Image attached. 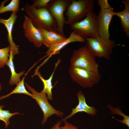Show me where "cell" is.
Wrapping results in <instances>:
<instances>
[{"instance_id":"25","label":"cell","mask_w":129,"mask_h":129,"mask_svg":"<svg viewBox=\"0 0 129 129\" xmlns=\"http://www.w3.org/2000/svg\"><path fill=\"white\" fill-rule=\"evenodd\" d=\"M64 122V125L63 126H60V129H78L76 126L73 125L66 120Z\"/></svg>"},{"instance_id":"9","label":"cell","mask_w":129,"mask_h":129,"mask_svg":"<svg viewBox=\"0 0 129 129\" xmlns=\"http://www.w3.org/2000/svg\"><path fill=\"white\" fill-rule=\"evenodd\" d=\"M113 8L100 10L97 16L98 31L99 36L102 39L110 40L109 27L112 18L114 16Z\"/></svg>"},{"instance_id":"21","label":"cell","mask_w":129,"mask_h":129,"mask_svg":"<svg viewBox=\"0 0 129 129\" xmlns=\"http://www.w3.org/2000/svg\"><path fill=\"white\" fill-rule=\"evenodd\" d=\"M5 107V106L3 105H0V120L5 123V128H7L10 124V118L13 116L20 113L18 112L12 113L10 112L9 110H3L2 108Z\"/></svg>"},{"instance_id":"19","label":"cell","mask_w":129,"mask_h":129,"mask_svg":"<svg viewBox=\"0 0 129 129\" xmlns=\"http://www.w3.org/2000/svg\"><path fill=\"white\" fill-rule=\"evenodd\" d=\"M8 0H4L1 2L0 5V14L8 11L17 13L19 9L20 0H12L9 4L4 5L5 3Z\"/></svg>"},{"instance_id":"18","label":"cell","mask_w":129,"mask_h":129,"mask_svg":"<svg viewBox=\"0 0 129 129\" xmlns=\"http://www.w3.org/2000/svg\"><path fill=\"white\" fill-rule=\"evenodd\" d=\"M32 67L25 74L24 76L23 77L22 80L17 83L16 87L11 92L6 95L1 97H0V99L8 97L13 94L17 93L25 94L32 98L33 97L32 94L29 93L26 90L24 84L25 78L28 72Z\"/></svg>"},{"instance_id":"15","label":"cell","mask_w":129,"mask_h":129,"mask_svg":"<svg viewBox=\"0 0 129 129\" xmlns=\"http://www.w3.org/2000/svg\"><path fill=\"white\" fill-rule=\"evenodd\" d=\"M38 29L44 41V45L48 48L66 38V37L62 36L57 32L49 31L41 28Z\"/></svg>"},{"instance_id":"3","label":"cell","mask_w":129,"mask_h":129,"mask_svg":"<svg viewBox=\"0 0 129 129\" xmlns=\"http://www.w3.org/2000/svg\"><path fill=\"white\" fill-rule=\"evenodd\" d=\"M95 57L85 45L74 51L70 60V66L99 73Z\"/></svg>"},{"instance_id":"5","label":"cell","mask_w":129,"mask_h":129,"mask_svg":"<svg viewBox=\"0 0 129 129\" xmlns=\"http://www.w3.org/2000/svg\"><path fill=\"white\" fill-rule=\"evenodd\" d=\"M85 38L86 45L95 57L110 59L113 48L116 45L114 41L110 39L107 40L99 36Z\"/></svg>"},{"instance_id":"20","label":"cell","mask_w":129,"mask_h":129,"mask_svg":"<svg viewBox=\"0 0 129 129\" xmlns=\"http://www.w3.org/2000/svg\"><path fill=\"white\" fill-rule=\"evenodd\" d=\"M106 107L110 109L111 113L113 114H115L121 116L124 119L123 120H119L114 118L115 119L123 124H124L129 128V116L124 114L122 112L120 108L118 107L116 108L113 107L111 105L108 104Z\"/></svg>"},{"instance_id":"16","label":"cell","mask_w":129,"mask_h":129,"mask_svg":"<svg viewBox=\"0 0 129 129\" xmlns=\"http://www.w3.org/2000/svg\"><path fill=\"white\" fill-rule=\"evenodd\" d=\"M125 8L122 11L114 12V15L118 17L121 20V25L125 32L126 35L129 37V0H124L121 1Z\"/></svg>"},{"instance_id":"13","label":"cell","mask_w":129,"mask_h":129,"mask_svg":"<svg viewBox=\"0 0 129 129\" xmlns=\"http://www.w3.org/2000/svg\"><path fill=\"white\" fill-rule=\"evenodd\" d=\"M85 41V38L76 34L72 31L68 38L50 46L45 54L51 56L55 55L59 53L62 49L70 43L75 42H84Z\"/></svg>"},{"instance_id":"14","label":"cell","mask_w":129,"mask_h":129,"mask_svg":"<svg viewBox=\"0 0 129 129\" xmlns=\"http://www.w3.org/2000/svg\"><path fill=\"white\" fill-rule=\"evenodd\" d=\"M60 59H59L55 63L54 69L49 77L47 79H44L42 76L40 72L38 71L39 68H38L35 71L34 75L38 76L43 82V88L41 92L46 94L49 100L51 101L53 99L52 97V90L53 86L52 85V80L55 70L60 62Z\"/></svg>"},{"instance_id":"24","label":"cell","mask_w":129,"mask_h":129,"mask_svg":"<svg viewBox=\"0 0 129 129\" xmlns=\"http://www.w3.org/2000/svg\"><path fill=\"white\" fill-rule=\"evenodd\" d=\"M97 2L100 10H107L113 8L109 4L107 0H98Z\"/></svg>"},{"instance_id":"26","label":"cell","mask_w":129,"mask_h":129,"mask_svg":"<svg viewBox=\"0 0 129 129\" xmlns=\"http://www.w3.org/2000/svg\"><path fill=\"white\" fill-rule=\"evenodd\" d=\"M62 122L61 121H59L50 129H60V125Z\"/></svg>"},{"instance_id":"7","label":"cell","mask_w":129,"mask_h":129,"mask_svg":"<svg viewBox=\"0 0 129 129\" xmlns=\"http://www.w3.org/2000/svg\"><path fill=\"white\" fill-rule=\"evenodd\" d=\"M25 84L27 89L32 94V98L36 100L43 113V117L41 123L42 125L46 122L49 117L55 114L59 117H63L64 113L56 110L50 104L46 94L39 92L26 82H25Z\"/></svg>"},{"instance_id":"10","label":"cell","mask_w":129,"mask_h":129,"mask_svg":"<svg viewBox=\"0 0 129 129\" xmlns=\"http://www.w3.org/2000/svg\"><path fill=\"white\" fill-rule=\"evenodd\" d=\"M24 17L23 27L26 37L37 48L44 45V41L38 29L33 25L27 16L25 15Z\"/></svg>"},{"instance_id":"17","label":"cell","mask_w":129,"mask_h":129,"mask_svg":"<svg viewBox=\"0 0 129 129\" xmlns=\"http://www.w3.org/2000/svg\"><path fill=\"white\" fill-rule=\"evenodd\" d=\"M14 56L12 53H10L9 59L6 64L9 68L11 74L9 81L10 85H16L20 81V77L24 74V71H22L19 73L15 71L13 61Z\"/></svg>"},{"instance_id":"22","label":"cell","mask_w":129,"mask_h":129,"mask_svg":"<svg viewBox=\"0 0 129 129\" xmlns=\"http://www.w3.org/2000/svg\"><path fill=\"white\" fill-rule=\"evenodd\" d=\"M10 50V45L0 49V69L6 64L9 59Z\"/></svg>"},{"instance_id":"6","label":"cell","mask_w":129,"mask_h":129,"mask_svg":"<svg viewBox=\"0 0 129 129\" xmlns=\"http://www.w3.org/2000/svg\"><path fill=\"white\" fill-rule=\"evenodd\" d=\"M68 72L74 82L85 88L92 87L101 78L99 73L76 67L70 66Z\"/></svg>"},{"instance_id":"4","label":"cell","mask_w":129,"mask_h":129,"mask_svg":"<svg viewBox=\"0 0 129 129\" xmlns=\"http://www.w3.org/2000/svg\"><path fill=\"white\" fill-rule=\"evenodd\" d=\"M70 26L72 31L83 38H92L99 36L97 16L93 11L88 13L83 20Z\"/></svg>"},{"instance_id":"23","label":"cell","mask_w":129,"mask_h":129,"mask_svg":"<svg viewBox=\"0 0 129 129\" xmlns=\"http://www.w3.org/2000/svg\"><path fill=\"white\" fill-rule=\"evenodd\" d=\"M52 0H34L32 6L38 9L47 8Z\"/></svg>"},{"instance_id":"2","label":"cell","mask_w":129,"mask_h":129,"mask_svg":"<svg viewBox=\"0 0 129 129\" xmlns=\"http://www.w3.org/2000/svg\"><path fill=\"white\" fill-rule=\"evenodd\" d=\"M94 4V0H72L66 10L65 24L70 25L80 21L93 11Z\"/></svg>"},{"instance_id":"12","label":"cell","mask_w":129,"mask_h":129,"mask_svg":"<svg viewBox=\"0 0 129 129\" xmlns=\"http://www.w3.org/2000/svg\"><path fill=\"white\" fill-rule=\"evenodd\" d=\"M17 17V13L12 12L10 17L7 19L0 18V23L5 26L7 32V38L10 48V52L14 56L19 53L18 46L16 45L14 42L12 35L14 25L16 20Z\"/></svg>"},{"instance_id":"11","label":"cell","mask_w":129,"mask_h":129,"mask_svg":"<svg viewBox=\"0 0 129 129\" xmlns=\"http://www.w3.org/2000/svg\"><path fill=\"white\" fill-rule=\"evenodd\" d=\"M77 96L78 100V104L75 108L72 109L70 114L61 120L62 122L70 118L75 114L80 112H84L92 116L96 115L97 110L95 107L90 106L87 104L85 95L82 91L78 92Z\"/></svg>"},{"instance_id":"1","label":"cell","mask_w":129,"mask_h":129,"mask_svg":"<svg viewBox=\"0 0 129 129\" xmlns=\"http://www.w3.org/2000/svg\"><path fill=\"white\" fill-rule=\"evenodd\" d=\"M24 10L32 24L37 28L57 32L56 22L47 8L38 9L27 4Z\"/></svg>"},{"instance_id":"8","label":"cell","mask_w":129,"mask_h":129,"mask_svg":"<svg viewBox=\"0 0 129 129\" xmlns=\"http://www.w3.org/2000/svg\"><path fill=\"white\" fill-rule=\"evenodd\" d=\"M72 0H52L47 8L54 19L57 27V32L65 37L64 31L65 19L64 12Z\"/></svg>"},{"instance_id":"27","label":"cell","mask_w":129,"mask_h":129,"mask_svg":"<svg viewBox=\"0 0 129 129\" xmlns=\"http://www.w3.org/2000/svg\"><path fill=\"white\" fill-rule=\"evenodd\" d=\"M1 88H2V86H1V84L0 83V92L1 91Z\"/></svg>"}]
</instances>
